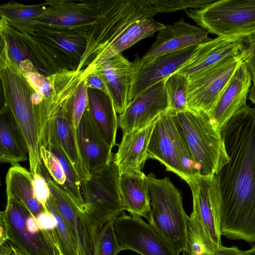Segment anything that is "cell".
Returning <instances> with one entry per match:
<instances>
[{"mask_svg":"<svg viewBox=\"0 0 255 255\" xmlns=\"http://www.w3.org/2000/svg\"><path fill=\"white\" fill-rule=\"evenodd\" d=\"M229 160L216 174L221 193V235L255 242V112L249 105L221 128Z\"/></svg>","mask_w":255,"mask_h":255,"instance_id":"obj_1","label":"cell"},{"mask_svg":"<svg viewBox=\"0 0 255 255\" xmlns=\"http://www.w3.org/2000/svg\"><path fill=\"white\" fill-rule=\"evenodd\" d=\"M96 12L94 22L74 29L85 37L87 43L78 72L128 26L158 12L152 0H97Z\"/></svg>","mask_w":255,"mask_h":255,"instance_id":"obj_2","label":"cell"},{"mask_svg":"<svg viewBox=\"0 0 255 255\" xmlns=\"http://www.w3.org/2000/svg\"><path fill=\"white\" fill-rule=\"evenodd\" d=\"M0 78L3 104L11 111L25 138L29 171L33 176L42 164L40 156V132L32 101L33 89L8 56L5 46H0Z\"/></svg>","mask_w":255,"mask_h":255,"instance_id":"obj_3","label":"cell"},{"mask_svg":"<svg viewBox=\"0 0 255 255\" xmlns=\"http://www.w3.org/2000/svg\"><path fill=\"white\" fill-rule=\"evenodd\" d=\"M151 210L148 219L176 255L187 250V222L181 191L168 177L158 179L150 173L146 176Z\"/></svg>","mask_w":255,"mask_h":255,"instance_id":"obj_4","label":"cell"},{"mask_svg":"<svg viewBox=\"0 0 255 255\" xmlns=\"http://www.w3.org/2000/svg\"><path fill=\"white\" fill-rule=\"evenodd\" d=\"M174 113L198 174H216L229 160L221 130L205 113L189 109Z\"/></svg>","mask_w":255,"mask_h":255,"instance_id":"obj_5","label":"cell"},{"mask_svg":"<svg viewBox=\"0 0 255 255\" xmlns=\"http://www.w3.org/2000/svg\"><path fill=\"white\" fill-rule=\"evenodd\" d=\"M201 27L218 37L243 38L255 33V0H220L185 10Z\"/></svg>","mask_w":255,"mask_h":255,"instance_id":"obj_6","label":"cell"},{"mask_svg":"<svg viewBox=\"0 0 255 255\" xmlns=\"http://www.w3.org/2000/svg\"><path fill=\"white\" fill-rule=\"evenodd\" d=\"M150 158L158 160L166 170L187 183L198 175L196 165L176 121L169 109L157 118L149 140Z\"/></svg>","mask_w":255,"mask_h":255,"instance_id":"obj_7","label":"cell"},{"mask_svg":"<svg viewBox=\"0 0 255 255\" xmlns=\"http://www.w3.org/2000/svg\"><path fill=\"white\" fill-rule=\"evenodd\" d=\"M119 177V168L113 160L103 169L90 173L81 183L84 213L95 233L108 221L124 213Z\"/></svg>","mask_w":255,"mask_h":255,"instance_id":"obj_8","label":"cell"},{"mask_svg":"<svg viewBox=\"0 0 255 255\" xmlns=\"http://www.w3.org/2000/svg\"><path fill=\"white\" fill-rule=\"evenodd\" d=\"M6 198L5 209L0 213V243L8 241L25 255H61L57 235L30 232L26 220L31 213L20 202Z\"/></svg>","mask_w":255,"mask_h":255,"instance_id":"obj_9","label":"cell"},{"mask_svg":"<svg viewBox=\"0 0 255 255\" xmlns=\"http://www.w3.org/2000/svg\"><path fill=\"white\" fill-rule=\"evenodd\" d=\"M9 24L17 30L31 34L40 41L60 69H78L87 45L86 38L81 34L71 29L46 26L32 20Z\"/></svg>","mask_w":255,"mask_h":255,"instance_id":"obj_10","label":"cell"},{"mask_svg":"<svg viewBox=\"0 0 255 255\" xmlns=\"http://www.w3.org/2000/svg\"><path fill=\"white\" fill-rule=\"evenodd\" d=\"M243 62L240 53L189 79L188 108L210 117L231 78Z\"/></svg>","mask_w":255,"mask_h":255,"instance_id":"obj_11","label":"cell"},{"mask_svg":"<svg viewBox=\"0 0 255 255\" xmlns=\"http://www.w3.org/2000/svg\"><path fill=\"white\" fill-rule=\"evenodd\" d=\"M75 92L51 107L40 131V141L42 137L48 136L58 142L73 166L81 183L90 174L81 155L76 128L72 119V104Z\"/></svg>","mask_w":255,"mask_h":255,"instance_id":"obj_12","label":"cell"},{"mask_svg":"<svg viewBox=\"0 0 255 255\" xmlns=\"http://www.w3.org/2000/svg\"><path fill=\"white\" fill-rule=\"evenodd\" d=\"M188 184L193 197V211L189 217L197 223L217 247L225 248L221 240V193L216 175L201 176L198 174Z\"/></svg>","mask_w":255,"mask_h":255,"instance_id":"obj_13","label":"cell"},{"mask_svg":"<svg viewBox=\"0 0 255 255\" xmlns=\"http://www.w3.org/2000/svg\"><path fill=\"white\" fill-rule=\"evenodd\" d=\"M114 227L123 251L130 250L140 255H177L156 230L140 217L124 212L115 219Z\"/></svg>","mask_w":255,"mask_h":255,"instance_id":"obj_14","label":"cell"},{"mask_svg":"<svg viewBox=\"0 0 255 255\" xmlns=\"http://www.w3.org/2000/svg\"><path fill=\"white\" fill-rule=\"evenodd\" d=\"M196 47L164 54L149 62H143L137 56L132 62L128 104L151 86L176 72L192 57Z\"/></svg>","mask_w":255,"mask_h":255,"instance_id":"obj_15","label":"cell"},{"mask_svg":"<svg viewBox=\"0 0 255 255\" xmlns=\"http://www.w3.org/2000/svg\"><path fill=\"white\" fill-rule=\"evenodd\" d=\"M165 79L151 86L129 103L119 115V125L123 133L148 125L168 109Z\"/></svg>","mask_w":255,"mask_h":255,"instance_id":"obj_16","label":"cell"},{"mask_svg":"<svg viewBox=\"0 0 255 255\" xmlns=\"http://www.w3.org/2000/svg\"><path fill=\"white\" fill-rule=\"evenodd\" d=\"M39 169L38 171L46 179L57 209L76 241L81 255H93L95 232L86 215L53 180L43 165Z\"/></svg>","mask_w":255,"mask_h":255,"instance_id":"obj_17","label":"cell"},{"mask_svg":"<svg viewBox=\"0 0 255 255\" xmlns=\"http://www.w3.org/2000/svg\"><path fill=\"white\" fill-rule=\"evenodd\" d=\"M46 11L32 21L50 27L73 29L97 17L96 0H47Z\"/></svg>","mask_w":255,"mask_h":255,"instance_id":"obj_18","label":"cell"},{"mask_svg":"<svg viewBox=\"0 0 255 255\" xmlns=\"http://www.w3.org/2000/svg\"><path fill=\"white\" fill-rule=\"evenodd\" d=\"M208 33L204 28L191 25L181 18L160 29L155 41L140 59L143 62H149L164 54L199 46L211 39Z\"/></svg>","mask_w":255,"mask_h":255,"instance_id":"obj_19","label":"cell"},{"mask_svg":"<svg viewBox=\"0 0 255 255\" xmlns=\"http://www.w3.org/2000/svg\"><path fill=\"white\" fill-rule=\"evenodd\" d=\"M81 155L89 174L108 165L113 159L112 148L102 136L88 105L76 128Z\"/></svg>","mask_w":255,"mask_h":255,"instance_id":"obj_20","label":"cell"},{"mask_svg":"<svg viewBox=\"0 0 255 255\" xmlns=\"http://www.w3.org/2000/svg\"><path fill=\"white\" fill-rule=\"evenodd\" d=\"M252 85L250 72L243 62L231 78L209 117L212 124L221 130L237 111L247 106Z\"/></svg>","mask_w":255,"mask_h":255,"instance_id":"obj_21","label":"cell"},{"mask_svg":"<svg viewBox=\"0 0 255 255\" xmlns=\"http://www.w3.org/2000/svg\"><path fill=\"white\" fill-rule=\"evenodd\" d=\"M93 72L102 80L117 113L122 115L128 105L133 73L132 62L120 53L101 63Z\"/></svg>","mask_w":255,"mask_h":255,"instance_id":"obj_22","label":"cell"},{"mask_svg":"<svg viewBox=\"0 0 255 255\" xmlns=\"http://www.w3.org/2000/svg\"><path fill=\"white\" fill-rule=\"evenodd\" d=\"M242 39L218 36L197 46L192 57L176 72L189 79L226 58L240 54Z\"/></svg>","mask_w":255,"mask_h":255,"instance_id":"obj_23","label":"cell"},{"mask_svg":"<svg viewBox=\"0 0 255 255\" xmlns=\"http://www.w3.org/2000/svg\"><path fill=\"white\" fill-rule=\"evenodd\" d=\"M157 118L142 128L123 134L113 159L120 175L141 171L145 161L150 158L148 146Z\"/></svg>","mask_w":255,"mask_h":255,"instance_id":"obj_24","label":"cell"},{"mask_svg":"<svg viewBox=\"0 0 255 255\" xmlns=\"http://www.w3.org/2000/svg\"><path fill=\"white\" fill-rule=\"evenodd\" d=\"M164 26L155 20L153 17L132 23L96 55L91 63L82 70L83 78L85 79L103 62L142 39L152 36Z\"/></svg>","mask_w":255,"mask_h":255,"instance_id":"obj_25","label":"cell"},{"mask_svg":"<svg viewBox=\"0 0 255 255\" xmlns=\"http://www.w3.org/2000/svg\"><path fill=\"white\" fill-rule=\"evenodd\" d=\"M27 144L10 108L4 104L0 111V161L12 166L26 161Z\"/></svg>","mask_w":255,"mask_h":255,"instance_id":"obj_26","label":"cell"},{"mask_svg":"<svg viewBox=\"0 0 255 255\" xmlns=\"http://www.w3.org/2000/svg\"><path fill=\"white\" fill-rule=\"evenodd\" d=\"M119 189L125 210L131 216L148 219L151 202L146 180L141 171L120 175Z\"/></svg>","mask_w":255,"mask_h":255,"instance_id":"obj_27","label":"cell"},{"mask_svg":"<svg viewBox=\"0 0 255 255\" xmlns=\"http://www.w3.org/2000/svg\"><path fill=\"white\" fill-rule=\"evenodd\" d=\"M88 106L103 138L112 149L116 143L117 113L111 97L96 89L87 88Z\"/></svg>","mask_w":255,"mask_h":255,"instance_id":"obj_28","label":"cell"},{"mask_svg":"<svg viewBox=\"0 0 255 255\" xmlns=\"http://www.w3.org/2000/svg\"><path fill=\"white\" fill-rule=\"evenodd\" d=\"M6 197L23 204L36 219L46 211L34 194L33 176L30 171L17 164L8 169L5 178Z\"/></svg>","mask_w":255,"mask_h":255,"instance_id":"obj_29","label":"cell"},{"mask_svg":"<svg viewBox=\"0 0 255 255\" xmlns=\"http://www.w3.org/2000/svg\"><path fill=\"white\" fill-rule=\"evenodd\" d=\"M40 145L50 150L59 160L66 178V182L62 189L84 213V202L81 193L80 179L65 152L58 142L51 137L41 138Z\"/></svg>","mask_w":255,"mask_h":255,"instance_id":"obj_30","label":"cell"},{"mask_svg":"<svg viewBox=\"0 0 255 255\" xmlns=\"http://www.w3.org/2000/svg\"><path fill=\"white\" fill-rule=\"evenodd\" d=\"M10 26L22 44L28 59L38 72L44 76H49L61 70L49 55L41 41L31 34Z\"/></svg>","mask_w":255,"mask_h":255,"instance_id":"obj_31","label":"cell"},{"mask_svg":"<svg viewBox=\"0 0 255 255\" xmlns=\"http://www.w3.org/2000/svg\"><path fill=\"white\" fill-rule=\"evenodd\" d=\"M188 85V78L177 72L171 74L165 79L168 109L173 113L189 109L187 102Z\"/></svg>","mask_w":255,"mask_h":255,"instance_id":"obj_32","label":"cell"},{"mask_svg":"<svg viewBox=\"0 0 255 255\" xmlns=\"http://www.w3.org/2000/svg\"><path fill=\"white\" fill-rule=\"evenodd\" d=\"M47 7L45 2L26 5L11 0L0 5V15L10 23H20L37 18Z\"/></svg>","mask_w":255,"mask_h":255,"instance_id":"obj_33","label":"cell"},{"mask_svg":"<svg viewBox=\"0 0 255 255\" xmlns=\"http://www.w3.org/2000/svg\"><path fill=\"white\" fill-rule=\"evenodd\" d=\"M46 207L57 220L56 233L60 255H81L69 226L60 213L51 196L46 202Z\"/></svg>","mask_w":255,"mask_h":255,"instance_id":"obj_34","label":"cell"},{"mask_svg":"<svg viewBox=\"0 0 255 255\" xmlns=\"http://www.w3.org/2000/svg\"><path fill=\"white\" fill-rule=\"evenodd\" d=\"M114 220L108 221L96 232L93 255H118L123 251L117 238Z\"/></svg>","mask_w":255,"mask_h":255,"instance_id":"obj_35","label":"cell"},{"mask_svg":"<svg viewBox=\"0 0 255 255\" xmlns=\"http://www.w3.org/2000/svg\"><path fill=\"white\" fill-rule=\"evenodd\" d=\"M0 42L4 44L8 56L13 63L18 67L21 62L28 59L22 44L9 23L2 17L0 19Z\"/></svg>","mask_w":255,"mask_h":255,"instance_id":"obj_36","label":"cell"},{"mask_svg":"<svg viewBox=\"0 0 255 255\" xmlns=\"http://www.w3.org/2000/svg\"><path fill=\"white\" fill-rule=\"evenodd\" d=\"M158 12L168 13L187 8H202L212 3L214 0H152Z\"/></svg>","mask_w":255,"mask_h":255,"instance_id":"obj_37","label":"cell"},{"mask_svg":"<svg viewBox=\"0 0 255 255\" xmlns=\"http://www.w3.org/2000/svg\"><path fill=\"white\" fill-rule=\"evenodd\" d=\"M40 156L42 164L53 180L62 188L66 182V178L59 160L43 145L40 146Z\"/></svg>","mask_w":255,"mask_h":255,"instance_id":"obj_38","label":"cell"},{"mask_svg":"<svg viewBox=\"0 0 255 255\" xmlns=\"http://www.w3.org/2000/svg\"><path fill=\"white\" fill-rule=\"evenodd\" d=\"M88 105L87 87L85 79L78 85L74 95L72 104V115L74 125L78 127L83 113Z\"/></svg>","mask_w":255,"mask_h":255,"instance_id":"obj_39","label":"cell"},{"mask_svg":"<svg viewBox=\"0 0 255 255\" xmlns=\"http://www.w3.org/2000/svg\"><path fill=\"white\" fill-rule=\"evenodd\" d=\"M241 52L244 62L251 75L253 85H255V33L243 38Z\"/></svg>","mask_w":255,"mask_h":255,"instance_id":"obj_40","label":"cell"},{"mask_svg":"<svg viewBox=\"0 0 255 255\" xmlns=\"http://www.w3.org/2000/svg\"><path fill=\"white\" fill-rule=\"evenodd\" d=\"M33 187L36 198L48 211L46 202L51 196L50 191L46 179L39 171L33 176Z\"/></svg>","mask_w":255,"mask_h":255,"instance_id":"obj_41","label":"cell"},{"mask_svg":"<svg viewBox=\"0 0 255 255\" xmlns=\"http://www.w3.org/2000/svg\"><path fill=\"white\" fill-rule=\"evenodd\" d=\"M36 220L42 230L48 232L56 231L57 220L55 217L49 211L43 212L39 215Z\"/></svg>","mask_w":255,"mask_h":255,"instance_id":"obj_42","label":"cell"},{"mask_svg":"<svg viewBox=\"0 0 255 255\" xmlns=\"http://www.w3.org/2000/svg\"><path fill=\"white\" fill-rule=\"evenodd\" d=\"M84 79L87 88L100 90L109 95L104 83L95 73H91Z\"/></svg>","mask_w":255,"mask_h":255,"instance_id":"obj_43","label":"cell"},{"mask_svg":"<svg viewBox=\"0 0 255 255\" xmlns=\"http://www.w3.org/2000/svg\"><path fill=\"white\" fill-rule=\"evenodd\" d=\"M0 255H25L8 241L0 243Z\"/></svg>","mask_w":255,"mask_h":255,"instance_id":"obj_44","label":"cell"},{"mask_svg":"<svg viewBox=\"0 0 255 255\" xmlns=\"http://www.w3.org/2000/svg\"><path fill=\"white\" fill-rule=\"evenodd\" d=\"M248 98L255 106V85H252Z\"/></svg>","mask_w":255,"mask_h":255,"instance_id":"obj_45","label":"cell"},{"mask_svg":"<svg viewBox=\"0 0 255 255\" xmlns=\"http://www.w3.org/2000/svg\"><path fill=\"white\" fill-rule=\"evenodd\" d=\"M238 255H255V245L248 250L242 251Z\"/></svg>","mask_w":255,"mask_h":255,"instance_id":"obj_46","label":"cell"},{"mask_svg":"<svg viewBox=\"0 0 255 255\" xmlns=\"http://www.w3.org/2000/svg\"><path fill=\"white\" fill-rule=\"evenodd\" d=\"M200 255H214L207 251L204 250L203 252H202L201 253V254Z\"/></svg>","mask_w":255,"mask_h":255,"instance_id":"obj_47","label":"cell"},{"mask_svg":"<svg viewBox=\"0 0 255 255\" xmlns=\"http://www.w3.org/2000/svg\"><path fill=\"white\" fill-rule=\"evenodd\" d=\"M183 255H186L185 252L183 253Z\"/></svg>","mask_w":255,"mask_h":255,"instance_id":"obj_48","label":"cell"},{"mask_svg":"<svg viewBox=\"0 0 255 255\" xmlns=\"http://www.w3.org/2000/svg\"><path fill=\"white\" fill-rule=\"evenodd\" d=\"M254 110H255V107L254 108Z\"/></svg>","mask_w":255,"mask_h":255,"instance_id":"obj_49","label":"cell"}]
</instances>
